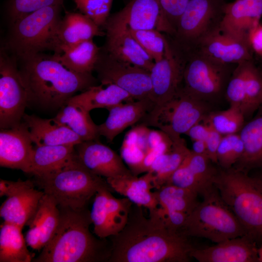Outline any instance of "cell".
Returning a JSON list of instances; mask_svg holds the SVG:
<instances>
[{
    "instance_id": "cell-5",
    "label": "cell",
    "mask_w": 262,
    "mask_h": 262,
    "mask_svg": "<svg viewBox=\"0 0 262 262\" xmlns=\"http://www.w3.org/2000/svg\"><path fill=\"white\" fill-rule=\"evenodd\" d=\"M33 180L58 206L74 209L87 206L98 189L109 185L106 179L86 167L78 156L61 168L34 176Z\"/></svg>"
},
{
    "instance_id": "cell-17",
    "label": "cell",
    "mask_w": 262,
    "mask_h": 262,
    "mask_svg": "<svg viewBox=\"0 0 262 262\" xmlns=\"http://www.w3.org/2000/svg\"><path fill=\"white\" fill-rule=\"evenodd\" d=\"M106 42L102 48L114 58L150 71L153 60L139 45L123 24L108 18L103 26Z\"/></svg>"
},
{
    "instance_id": "cell-22",
    "label": "cell",
    "mask_w": 262,
    "mask_h": 262,
    "mask_svg": "<svg viewBox=\"0 0 262 262\" xmlns=\"http://www.w3.org/2000/svg\"><path fill=\"white\" fill-rule=\"evenodd\" d=\"M262 0H235L226 3L221 29L240 39L248 40L251 30L260 23Z\"/></svg>"
},
{
    "instance_id": "cell-24",
    "label": "cell",
    "mask_w": 262,
    "mask_h": 262,
    "mask_svg": "<svg viewBox=\"0 0 262 262\" xmlns=\"http://www.w3.org/2000/svg\"><path fill=\"white\" fill-rule=\"evenodd\" d=\"M153 107L151 100L143 99L123 102L108 108V117L104 123L98 125L99 135L112 142L128 127L143 119Z\"/></svg>"
},
{
    "instance_id": "cell-3",
    "label": "cell",
    "mask_w": 262,
    "mask_h": 262,
    "mask_svg": "<svg viewBox=\"0 0 262 262\" xmlns=\"http://www.w3.org/2000/svg\"><path fill=\"white\" fill-rule=\"evenodd\" d=\"M57 228L49 242L33 262H104L111 255V244L107 238L95 237L87 206L74 209L58 206Z\"/></svg>"
},
{
    "instance_id": "cell-14",
    "label": "cell",
    "mask_w": 262,
    "mask_h": 262,
    "mask_svg": "<svg viewBox=\"0 0 262 262\" xmlns=\"http://www.w3.org/2000/svg\"><path fill=\"white\" fill-rule=\"evenodd\" d=\"M110 19L125 25L129 29H156L173 36L175 31L162 8L160 0H131Z\"/></svg>"
},
{
    "instance_id": "cell-21",
    "label": "cell",
    "mask_w": 262,
    "mask_h": 262,
    "mask_svg": "<svg viewBox=\"0 0 262 262\" xmlns=\"http://www.w3.org/2000/svg\"><path fill=\"white\" fill-rule=\"evenodd\" d=\"M100 27L82 13L66 11L60 20L55 33L54 54H61L65 50L95 36H103Z\"/></svg>"
},
{
    "instance_id": "cell-19",
    "label": "cell",
    "mask_w": 262,
    "mask_h": 262,
    "mask_svg": "<svg viewBox=\"0 0 262 262\" xmlns=\"http://www.w3.org/2000/svg\"><path fill=\"white\" fill-rule=\"evenodd\" d=\"M33 180H22L19 186L2 203L0 216L4 221L21 229L35 213L45 193L35 188Z\"/></svg>"
},
{
    "instance_id": "cell-8",
    "label": "cell",
    "mask_w": 262,
    "mask_h": 262,
    "mask_svg": "<svg viewBox=\"0 0 262 262\" xmlns=\"http://www.w3.org/2000/svg\"><path fill=\"white\" fill-rule=\"evenodd\" d=\"M224 0H190L181 14L175 33L169 39L182 52L193 50L218 28L224 15Z\"/></svg>"
},
{
    "instance_id": "cell-36",
    "label": "cell",
    "mask_w": 262,
    "mask_h": 262,
    "mask_svg": "<svg viewBox=\"0 0 262 262\" xmlns=\"http://www.w3.org/2000/svg\"><path fill=\"white\" fill-rule=\"evenodd\" d=\"M245 115L241 109L230 106L227 110L210 112L203 121L223 135L237 133L245 124Z\"/></svg>"
},
{
    "instance_id": "cell-53",
    "label": "cell",
    "mask_w": 262,
    "mask_h": 262,
    "mask_svg": "<svg viewBox=\"0 0 262 262\" xmlns=\"http://www.w3.org/2000/svg\"><path fill=\"white\" fill-rule=\"evenodd\" d=\"M258 262H262V245L258 248Z\"/></svg>"
},
{
    "instance_id": "cell-10",
    "label": "cell",
    "mask_w": 262,
    "mask_h": 262,
    "mask_svg": "<svg viewBox=\"0 0 262 262\" xmlns=\"http://www.w3.org/2000/svg\"><path fill=\"white\" fill-rule=\"evenodd\" d=\"M17 59L2 46L0 51V127L9 129L21 122L29 103Z\"/></svg>"
},
{
    "instance_id": "cell-32",
    "label": "cell",
    "mask_w": 262,
    "mask_h": 262,
    "mask_svg": "<svg viewBox=\"0 0 262 262\" xmlns=\"http://www.w3.org/2000/svg\"><path fill=\"white\" fill-rule=\"evenodd\" d=\"M101 48L93 39L84 41L65 50L61 54H53L67 69L77 73H92L94 68Z\"/></svg>"
},
{
    "instance_id": "cell-46",
    "label": "cell",
    "mask_w": 262,
    "mask_h": 262,
    "mask_svg": "<svg viewBox=\"0 0 262 262\" xmlns=\"http://www.w3.org/2000/svg\"><path fill=\"white\" fill-rule=\"evenodd\" d=\"M158 211L162 215L166 225L169 229L182 233V230L189 214L178 211H164L159 208H158Z\"/></svg>"
},
{
    "instance_id": "cell-13",
    "label": "cell",
    "mask_w": 262,
    "mask_h": 262,
    "mask_svg": "<svg viewBox=\"0 0 262 262\" xmlns=\"http://www.w3.org/2000/svg\"><path fill=\"white\" fill-rule=\"evenodd\" d=\"M208 102L185 91L181 87L159 112L151 126L185 134L211 112Z\"/></svg>"
},
{
    "instance_id": "cell-6",
    "label": "cell",
    "mask_w": 262,
    "mask_h": 262,
    "mask_svg": "<svg viewBox=\"0 0 262 262\" xmlns=\"http://www.w3.org/2000/svg\"><path fill=\"white\" fill-rule=\"evenodd\" d=\"M62 5L44 7L11 21L8 37L2 46L17 59L54 50Z\"/></svg>"
},
{
    "instance_id": "cell-15",
    "label": "cell",
    "mask_w": 262,
    "mask_h": 262,
    "mask_svg": "<svg viewBox=\"0 0 262 262\" xmlns=\"http://www.w3.org/2000/svg\"><path fill=\"white\" fill-rule=\"evenodd\" d=\"M191 51L228 65L252 60L254 53L249 41L226 33L220 26L204 38Z\"/></svg>"
},
{
    "instance_id": "cell-29",
    "label": "cell",
    "mask_w": 262,
    "mask_h": 262,
    "mask_svg": "<svg viewBox=\"0 0 262 262\" xmlns=\"http://www.w3.org/2000/svg\"><path fill=\"white\" fill-rule=\"evenodd\" d=\"M78 157L75 146H35L30 174L40 175L56 170Z\"/></svg>"
},
{
    "instance_id": "cell-2",
    "label": "cell",
    "mask_w": 262,
    "mask_h": 262,
    "mask_svg": "<svg viewBox=\"0 0 262 262\" xmlns=\"http://www.w3.org/2000/svg\"><path fill=\"white\" fill-rule=\"evenodd\" d=\"M17 61L29 103L43 108H61L76 93L97 85L98 81L92 73L67 69L54 54L39 52Z\"/></svg>"
},
{
    "instance_id": "cell-55",
    "label": "cell",
    "mask_w": 262,
    "mask_h": 262,
    "mask_svg": "<svg viewBox=\"0 0 262 262\" xmlns=\"http://www.w3.org/2000/svg\"><path fill=\"white\" fill-rule=\"evenodd\" d=\"M259 178H260V179L262 180V174L261 177H260Z\"/></svg>"
},
{
    "instance_id": "cell-23",
    "label": "cell",
    "mask_w": 262,
    "mask_h": 262,
    "mask_svg": "<svg viewBox=\"0 0 262 262\" xmlns=\"http://www.w3.org/2000/svg\"><path fill=\"white\" fill-rule=\"evenodd\" d=\"M59 216V209L55 201L44 194L35 213L26 224L29 227L25 237L27 246L41 251L54 234Z\"/></svg>"
},
{
    "instance_id": "cell-41",
    "label": "cell",
    "mask_w": 262,
    "mask_h": 262,
    "mask_svg": "<svg viewBox=\"0 0 262 262\" xmlns=\"http://www.w3.org/2000/svg\"><path fill=\"white\" fill-rule=\"evenodd\" d=\"M64 0H7L6 12L10 22L41 8L63 6Z\"/></svg>"
},
{
    "instance_id": "cell-1",
    "label": "cell",
    "mask_w": 262,
    "mask_h": 262,
    "mask_svg": "<svg viewBox=\"0 0 262 262\" xmlns=\"http://www.w3.org/2000/svg\"><path fill=\"white\" fill-rule=\"evenodd\" d=\"M142 208L133 203L124 228L109 237L108 262H189L194 248L188 237L169 229L158 209L146 217Z\"/></svg>"
},
{
    "instance_id": "cell-45",
    "label": "cell",
    "mask_w": 262,
    "mask_h": 262,
    "mask_svg": "<svg viewBox=\"0 0 262 262\" xmlns=\"http://www.w3.org/2000/svg\"><path fill=\"white\" fill-rule=\"evenodd\" d=\"M233 134L223 135L217 151V160L223 169L232 168V154L233 150Z\"/></svg>"
},
{
    "instance_id": "cell-18",
    "label": "cell",
    "mask_w": 262,
    "mask_h": 262,
    "mask_svg": "<svg viewBox=\"0 0 262 262\" xmlns=\"http://www.w3.org/2000/svg\"><path fill=\"white\" fill-rule=\"evenodd\" d=\"M75 148L81 162L95 174L105 179L133 174L122 157L99 140L82 141Z\"/></svg>"
},
{
    "instance_id": "cell-20",
    "label": "cell",
    "mask_w": 262,
    "mask_h": 262,
    "mask_svg": "<svg viewBox=\"0 0 262 262\" xmlns=\"http://www.w3.org/2000/svg\"><path fill=\"white\" fill-rule=\"evenodd\" d=\"M190 256L199 262H258L256 243L246 235L204 248H193Z\"/></svg>"
},
{
    "instance_id": "cell-11",
    "label": "cell",
    "mask_w": 262,
    "mask_h": 262,
    "mask_svg": "<svg viewBox=\"0 0 262 262\" xmlns=\"http://www.w3.org/2000/svg\"><path fill=\"white\" fill-rule=\"evenodd\" d=\"M184 62L183 54L173 46L167 37L164 57L154 62L150 71L153 107L143 119L144 125H151L161 108L181 87Z\"/></svg>"
},
{
    "instance_id": "cell-48",
    "label": "cell",
    "mask_w": 262,
    "mask_h": 262,
    "mask_svg": "<svg viewBox=\"0 0 262 262\" xmlns=\"http://www.w3.org/2000/svg\"><path fill=\"white\" fill-rule=\"evenodd\" d=\"M248 40L254 53L262 52V24L260 23L249 33Z\"/></svg>"
},
{
    "instance_id": "cell-49",
    "label": "cell",
    "mask_w": 262,
    "mask_h": 262,
    "mask_svg": "<svg viewBox=\"0 0 262 262\" xmlns=\"http://www.w3.org/2000/svg\"><path fill=\"white\" fill-rule=\"evenodd\" d=\"M210 127L204 123H198L192 126L185 133L193 141L204 140L207 138Z\"/></svg>"
},
{
    "instance_id": "cell-51",
    "label": "cell",
    "mask_w": 262,
    "mask_h": 262,
    "mask_svg": "<svg viewBox=\"0 0 262 262\" xmlns=\"http://www.w3.org/2000/svg\"><path fill=\"white\" fill-rule=\"evenodd\" d=\"M168 138H169V136L161 130L159 131L150 130L148 136L149 148L150 149L156 147Z\"/></svg>"
},
{
    "instance_id": "cell-33",
    "label": "cell",
    "mask_w": 262,
    "mask_h": 262,
    "mask_svg": "<svg viewBox=\"0 0 262 262\" xmlns=\"http://www.w3.org/2000/svg\"><path fill=\"white\" fill-rule=\"evenodd\" d=\"M155 192L159 208L164 211H178L189 214L199 202L196 192L171 184H164Z\"/></svg>"
},
{
    "instance_id": "cell-52",
    "label": "cell",
    "mask_w": 262,
    "mask_h": 262,
    "mask_svg": "<svg viewBox=\"0 0 262 262\" xmlns=\"http://www.w3.org/2000/svg\"><path fill=\"white\" fill-rule=\"evenodd\" d=\"M192 151L197 154L208 156L207 149L204 140L193 141Z\"/></svg>"
},
{
    "instance_id": "cell-28",
    "label": "cell",
    "mask_w": 262,
    "mask_h": 262,
    "mask_svg": "<svg viewBox=\"0 0 262 262\" xmlns=\"http://www.w3.org/2000/svg\"><path fill=\"white\" fill-rule=\"evenodd\" d=\"M100 84L90 87L71 98L67 102L80 105L90 112L97 108H109L119 104L134 100L126 91L115 84ZM66 102V103H67Z\"/></svg>"
},
{
    "instance_id": "cell-34",
    "label": "cell",
    "mask_w": 262,
    "mask_h": 262,
    "mask_svg": "<svg viewBox=\"0 0 262 262\" xmlns=\"http://www.w3.org/2000/svg\"><path fill=\"white\" fill-rule=\"evenodd\" d=\"M112 191L109 185L100 188L95 195L90 216L94 233L100 238H107L117 233L107 208V193Z\"/></svg>"
},
{
    "instance_id": "cell-30",
    "label": "cell",
    "mask_w": 262,
    "mask_h": 262,
    "mask_svg": "<svg viewBox=\"0 0 262 262\" xmlns=\"http://www.w3.org/2000/svg\"><path fill=\"white\" fill-rule=\"evenodd\" d=\"M19 227L5 222L0 225V262H31L34 254L29 251Z\"/></svg>"
},
{
    "instance_id": "cell-38",
    "label": "cell",
    "mask_w": 262,
    "mask_h": 262,
    "mask_svg": "<svg viewBox=\"0 0 262 262\" xmlns=\"http://www.w3.org/2000/svg\"><path fill=\"white\" fill-rule=\"evenodd\" d=\"M250 60L237 64L228 82L225 92L230 106L239 107L243 113L246 101V77L248 63Z\"/></svg>"
},
{
    "instance_id": "cell-31",
    "label": "cell",
    "mask_w": 262,
    "mask_h": 262,
    "mask_svg": "<svg viewBox=\"0 0 262 262\" xmlns=\"http://www.w3.org/2000/svg\"><path fill=\"white\" fill-rule=\"evenodd\" d=\"M54 119L66 125L83 141L99 140L98 125L92 120L89 112L79 105L67 102L61 108Z\"/></svg>"
},
{
    "instance_id": "cell-7",
    "label": "cell",
    "mask_w": 262,
    "mask_h": 262,
    "mask_svg": "<svg viewBox=\"0 0 262 262\" xmlns=\"http://www.w3.org/2000/svg\"><path fill=\"white\" fill-rule=\"evenodd\" d=\"M202 196V201L188 216L182 230L185 235L206 238L216 244L245 235L241 223L214 185Z\"/></svg>"
},
{
    "instance_id": "cell-47",
    "label": "cell",
    "mask_w": 262,
    "mask_h": 262,
    "mask_svg": "<svg viewBox=\"0 0 262 262\" xmlns=\"http://www.w3.org/2000/svg\"><path fill=\"white\" fill-rule=\"evenodd\" d=\"M209 127L210 131L205 141L207 149L208 156L212 163L217 164V151L223 135L211 127Z\"/></svg>"
},
{
    "instance_id": "cell-4",
    "label": "cell",
    "mask_w": 262,
    "mask_h": 262,
    "mask_svg": "<svg viewBox=\"0 0 262 262\" xmlns=\"http://www.w3.org/2000/svg\"><path fill=\"white\" fill-rule=\"evenodd\" d=\"M213 184L236 216L245 235L262 243V181L231 168L218 172Z\"/></svg>"
},
{
    "instance_id": "cell-25",
    "label": "cell",
    "mask_w": 262,
    "mask_h": 262,
    "mask_svg": "<svg viewBox=\"0 0 262 262\" xmlns=\"http://www.w3.org/2000/svg\"><path fill=\"white\" fill-rule=\"evenodd\" d=\"M153 179L154 174L147 172L140 177L131 174L106 180L112 190L150 212L159 208L155 192L151 191Z\"/></svg>"
},
{
    "instance_id": "cell-54",
    "label": "cell",
    "mask_w": 262,
    "mask_h": 262,
    "mask_svg": "<svg viewBox=\"0 0 262 262\" xmlns=\"http://www.w3.org/2000/svg\"><path fill=\"white\" fill-rule=\"evenodd\" d=\"M257 55L259 56L260 59L262 61V52L257 54Z\"/></svg>"
},
{
    "instance_id": "cell-42",
    "label": "cell",
    "mask_w": 262,
    "mask_h": 262,
    "mask_svg": "<svg viewBox=\"0 0 262 262\" xmlns=\"http://www.w3.org/2000/svg\"><path fill=\"white\" fill-rule=\"evenodd\" d=\"M113 0H75L82 13L90 17L99 27H103L110 16Z\"/></svg>"
},
{
    "instance_id": "cell-16",
    "label": "cell",
    "mask_w": 262,
    "mask_h": 262,
    "mask_svg": "<svg viewBox=\"0 0 262 262\" xmlns=\"http://www.w3.org/2000/svg\"><path fill=\"white\" fill-rule=\"evenodd\" d=\"M24 121L9 129H0V166L29 174L34 147Z\"/></svg>"
},
{
    "instance_id": "cell-50",
    "label": "cell",
    "mask_w": 262,
    "mask_h": 262,
    "mask_svg": "<svg viewBox=\"0 0 262 262\" xmlns=\"http://www.w3.org/2000/svg\"><path fill=\"white\" fill-rule=\"evenodd\" d=\"M22 180L17 181L7 180L0 179V196H8L21 184Z\"/></svg>"
},
{
    "instance_id": "cell-37",
    "label": "cell",
    "mask_w": 262,
    "mask_h": 262,
    "mask_svg": "<svg viewBox=\"0 0 262 262\" xmlns=\"http://www.w3.org/2000/svg\"><path fill=\"white\" fill-rule=\"evenodd\" d=\"M130 33L154 62L164 57L167 37L156 29L130 30Z\"/></svg>"
},
{
    "instance_id": "cell-43",
    "label": "cell",
    "mask_w": 262,
    "mask_h": 262,
    "mask_svg": "<svg viewBox=\"0 0 262 262\" xmlns=\"http://www.w3.org/2000/svg\"><path fill=\"white\" fill-rule=\"evenodd\" d=\"M166 184L190 190L201 196L205 193L203 187L189 168L185 159Z\"/></svg>"
},
{
    "instance_id": "cell-35",
    "label": "cell",
    "mask_w": 262,
    "mask_h": 262,
    "mask_svg": "<svg viewBox=\"0 0 262 262\" xmlns=\"http://www.w3.org/2000/svg\"><path fill=\"white\" fill-rule=\"evenodd\" d=\"M164 132L171 140L172 147L165 164L158 173L154 175L153 184L156 189L166 184L190 151L180 134L170 130H165Z\"/></svg>"
},
{
    "instance_id": "cell-44",
    "label": "cell",
    "mask_w": 262,
    "mask_h": 262,
    "mask_svg": "<svg viewBox=\"0 0 262 262\" xmlns=\"http://www.w3.org/2000/svg\"><path fill=\"white\" fill-rule=\"evenodd\" d=\"M190 0H160L163 12L176 32L179 20Z\"/></svg>"
},
{
    "instance_id": "cell-26",
    "label": "cell",
    "mask_w": 262,
    "mask_h": 262,
    "mask_svg": "<svg viewBox=\"0 0 262 262\" xmlns=\"http://www.w3.org/2000/svg\"><path fill=\"white\" fill-rule=\"evenodd\" d=\"M23 120L27 125L32 141L36 146H75L83 141L67 126L60 123L54 118H42L25 114Z\"/></svg>"
},
{
    "instance_id": "cell-9",
    "label": "cell",
    "mask_w": 262,
    "mask_h": 262,
    "mask_svg": "<svg viewBox=\"0 0 262 262\" xmlns=\"http://www.w3.org/2000/svg\"><path fill=\"white\" fill-rule=\"evenodd\" d=\"M184 66L181 87L187 92L208 101L225 92L232 66L212 60L198 53H183Z\"/></svg>"
},
{
    "instance_id": "cell-39",
    "label": "cell",
    "mask_w": 262,
    "mask_h": 262,
    "mask_svg": "<svg viewBox=\"0 0 262 262\" xmlns=\"http://www.w3.org/2000/svg\"><path fill=\"white\" fill-rule=\"evenodd\" d=\"M262 104V71L253 59L248 63L246 77L245 116L253 114Z\"/></svg>"
},
{
    "instance_id": "cell-40",
    "label": "cell",
    "mask_w": 262,
    "mask_h": 262,
    "mask_svg": "<svg viewBox=\"0 0 262 262\" xmlns=\"http://www.w3.org/2000/svg\"><path fill=\"white\" fill-rule=\"evenodd\" d=\"M185 160L203 187L204 193L210 190L214 186L213 180L218 172L212 166L211 162H212L210 159L206 156L197 154L190 150Z\"/></svg>"
},
{
    "instance_id": "cell-27",
    "label": "cell",
    "mask_w": 262,
    "mask_h": 262,
    "mask_svg": "<svg viewBox=\"0 0 262 262\" xmlns=\"http://www.w3.org/2000/svg\"><path fill=\"white\" fill-rule=\"evenodd\" d=\"M256 112L239 133L244 144V152L233 168L246 173L262 167V104Z\"/></svg>"
},
{
    "instance_id": "cell-12",
    "label": "cell",
    "mask_w": 262,
    "mask_h": 262,
    "mask_svg": "<svg viewBox=\"0 0 262 262\" xmlns=\"http://www.w3.org/2000/svg\"><path fill=\"white\" fill-rule=\"evenodd\" d=\"M94 70L101 84L116 85L127 92L134 100H151L150 71L118 60L102 48Z\"/></svg>"
}]
</instances>
